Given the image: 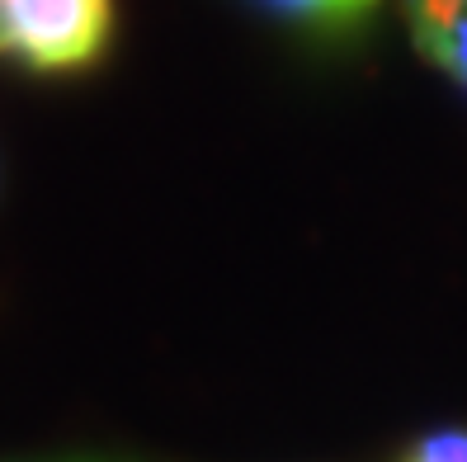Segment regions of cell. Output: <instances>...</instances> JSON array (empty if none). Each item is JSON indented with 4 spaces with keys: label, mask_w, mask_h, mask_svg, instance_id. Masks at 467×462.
<instances>
[{
    "label": "cell",
    "mask_w": 467,
    "mask_h": 462,
    "mask_svg": "<svg viewBox=\"0 0 467 462\" xmlns=\"http://www.w3.org/2000/svg\"><path fill=\"white\" fill-rule=\"evenodd\" d=\"M410 43L467 90V0H401Z\"/></svg>",
    "instance_id": "obj_2"
},
{
    "label": "cell",
    "mask_w": 467,
    "mask_h": 462,
    "mask_svg": "<svg viewBox=\"0 0 467 462\" xmlns=\"http://www.w3.org/2000/svg\"><path fill=\"white\" fill-rule=\"evenodd\" d=\"M265 5L284 19L312 24V29H354L378 10V0H265Z\"/></svg>",
    "instance_id": "obj_3"
},
{
    "label": "cell",
    "mask_w": 467,
    "mask_h": 462,
    "mask_svg": "<svg viewBox=\"0 0 467 462\" xmlns=\"http://www.w3.org/2000/svg\"><path fill=\"white\" fill-rule=\"evenodd\" d=\"M47 462H132V457H47Z\"/></svg>",
    "instance_id": "obj_5"
},
{
    "label": "cell",
    "mask_w": 467,
    "mask_h": 462,
    "mask_svg": "<svg viewBox=\"0 0 467 462\" xmlns=\"http://www.w3.org/2000/svg\"><path fill=\"white\" fill-rule=\"evenodd\" d=\"M114 38V0H0V57L38 76L86 71Z\"/></svg>",
    "instance_id": "obj_1"
},
{
    "label": "cell",
    "mask_w": 467,
    "mask_h": 462,
    "mask_svg": "<svg viewBox=\"0 0 467 462\" xmlns=\"http://www.w3.org/2000/svg\"><path fill=\"white\" fill-rule=\"evenodd\" d=\"M397 462H467V429H430Z\"/></svg>",
    "instance_id": "obj_4"
}]
</instances>
